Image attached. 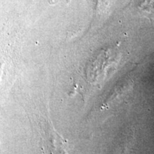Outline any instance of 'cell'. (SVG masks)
I'll use <instances>...</instances> for the list:
<instances>
[{
	"label": "cell",
	"mask_w": 154,
	"mask_h": 154,
	"mask_svg": "<svg viewBox=\"0 0 154 154\" xmlns=\"http://www.w3.org/2000/svg\"><path fill=\"white\" fill-rule=\"evenodd\" d=\"M137 8L140 16L154 22V0H140Z\"/></svg>",
	"instance_id": "obj_1"
}]
</instances>
